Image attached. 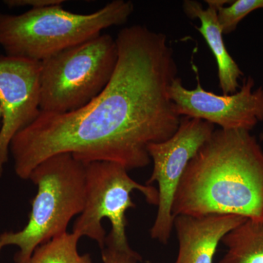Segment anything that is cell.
Masks as SVG:
<instances>
[{
  "instance_id": "obj_6",
  "label": "cell",
  "mask_w": 263,
  "mask_h": 263,
  "mask_svg": "<svg viewBox=\"0 0 263 263\" xmlns=\"http://www.w3.org/2000/svg\"><path fill=\"white\" fill-rule=\"evenodd\" d=\"M128 171L112 162L86 164L84 209L74 223L72 233L95 240L101 249L105 243L120 250L132 249L126 235V212L136 207L131 193L138 190L148 204L157 205L158 191L152 185L137 182Z\"/></svg>"
},
{
  "instance_id": "obj_12",
  "label": "cell",
  "mask_w": 263,
  "mask_h": 263,
  "mask_svg": "<svg viewBox=\"0 0 263 263\" xmlns=\"http://www.w3.org/2000/svg\"><path fill=\"white\" fill-rule=\"evenodd\" d=\"M221 243L227 252L219 263H263V221L246 219Z\"/></svg>"
},
{
  "instance_id": "obj_16",
  "label": "cell",
  "mask_w": 263,
  "mask_h": 263,
  "mask_svg": "<svg viewBox=\"0 0 263 263\" xmlns=\"http://www.w3.org/2000/svg\"><path fill=\"white\" fill-rule=\"evenodd\" d=\"M65 2L62 0H7L5 1V4L10 8L30 7L31 9L62 5Z\"/></svg>"
},
{
  "instance_id": "obj_14",
  "label": "cell",
  "mask_w": 263,
  "mask_h": 263,
  "mask_svg": "<svg viewBox=\"0 0 263 263\" xmlns=\"http://www.w3.org/2000/svg\"><path fill=\"white\" fill-rule=\"evenodd\" d=\"M258 10H263V0H235L229 6L218 8V20L223 34L234 32L243 19Z\"/></svg>"
},
{
  "instance_id": "obj_3",
  "label": "cell",
  "mask_w": 263,
  "mask_h": 263,
  "mask_svg": "<svg viewBox=\"0 0 263 263\" xmlns=\"http://www.w3.org/2000/svg\"><path fill=\"white\" fill-rule=\"evenodd\" d=\"M134 10L131 1L114 0L89 14L72 13L62 5L0 13V46L7 56L41 62L127 23Z\"/></svg>"
},
{
  "instance_id": "obj_2",
  "label": "cell",
  "mask_w": 263,
  "mask_h": 263,
  "mask_svg": "<svg viewBox=\"0 0 263 263\" xmlns=\"http://www.w3.org/2000/svg\"><path fill=\"white\" fill-rule=\"evenodd\" d=\"M211 214L263 221V149L251 132L215 129L186 167L173 215Z\"/></svg>"
},
{
  "instance_id": "obj_18",
  "label": "cell",
  "mask_w": 263,
  "mask_h": 263,
  "mask_svg": "<svg viewBox=\"0 0 263 263\" xmlns=\"http://www.w3.org/2000/svg\"><path fill=\"white\" fill-rule=\"evenodd\" d=\"M2 117H3V115H2V110L1 108H0V122L2 121Z\"/></svg>"
},
{
  "instance_id": "obj_15",
  "label": "cell",
  "mask_w": 263,
  "mask_h": 263,
  "mask_svg": "<svg viewBox=\"0 0 263 263\" xmlns=\"http://www.w3.org/2000/svg\"><path fill=\"white\" fill-rule=\"evenodd\" d=\"M103 263H138L141 257L133 249L120 250L114 246L105 243L102 249Z\"/></svg>"
},
{
  "instance_id": "obj_7",
  "label": "cell",
  "mask_w": 263,
  "mask_h": 263,
  "mask_svg": "<svg viewBox=\"0 0 263 263\" xmlns=\"http://www.w3.org/2000/svg\"><path fill=\"white\" fill-rule=\"evenodd\" d=\"M215 125L181 117L176 133L166 141L148 146L154 167L147 185L158 184V202L155 222L150 230L152 239L167 245L174 229L173 205L180 181L190 160L212 136Z\"/></svg>"
},
{
  "instance_id": "obj_11",
  "label": "cell",
  "mask_w": 263,
  "mask_h": 263,
  "mask_svg": "<svg viewBox=\"0 0 263 263\" xmlns=\"http://www.w3.org/2000/svg\"><path fill=\"white\" fill-rule=\"evenodd\" d=\"M207 8L195 0H185L182 8L185 14L191 19H199L200 27H195L202 34L212 51L217 64L219 87L223 95H231L240 89L239 80L245 76L234 59L227 49L223 32L218 20L217 10L230 4L229 0H205Z\"/></svg>"
},
{
  "instance_id": "obj_13",
  "label": "cell",
  "mask_w": 263,
  "mask_h": 263,
  "mask_svg": "<svg viewBox=\"0 0 263 263\" xmlns=\"http://www.w3.org/2000/svg\"><path fill=\"white\" fill-rule=\"evenodd\" d=\"M80 238L72 232H66L39 246L27 263H93L89 254H79Z\"/></svg>"
},
{
  "instance_id": "obj_4",
  "label": "cell",
  "mask_w": 263,
  "mask_h": 263,
  "mask_svg": "<svg viewBox=\"0 0 263 263\" xmlns=\"http://www.w3.org/2000/svg\"><path fill=\"white\" fill-rule=\"evenodd\" d=\"M37 187L28 223L17 232L3 233L5 247L19 250L16 263H27L39 246L67 232L74 216L81 214L86 200V164L71 154L48 157L29 176Z\"/></svg>"
},
{
  "instance_id": "obj_8",
  "label": "cell",
  "mask_w": 263,
  "mask_h": 263,
  "mask_svg": "<svg viewBox=\"0 0 263 263\" xmlns=\"http://www.w3.org/2000/svg\"><path fill=\"white\" fill-rule=\"evenodd\" d=\"M252 76L243 79L237 92L216 95L202 87L200 80L195 89H186L176 78L169 88V96L180 117L201 119L226 130L251 132L263 122V87L254 89Z\"/></svg>"
},
{
  "instance_id": "obj_9",
  "label": "cell",
  "mask_w": 263,
  "mask_h": 263,
  "mask_svg": "<svg viewBox=\"0 0 263 263\" xmlns=\"http://www.w3.org/2000/svg\"><path fill=\"white\" fill-rule=\"evenodd\" d=\"M41 62L0 56V178L15 135L41 113Z\"/></svg>"
},
{
  "instance_id": "obj_5",
  "label": "cell",
  "mask_w": 263,
  "mask_h": 263,
  "mask_svg": "<svg viewBox=\"0 0 263 263\" xmlns=\"http://www.w3.org/2000/svg\"><path fill=\"white\" fill-rule=\"evenodd\" d=\"M117 62V42L108 34L41 62V111L68 113L85 106L106 87Z\"/></svg>"
},
{
  "instance_id": "obj_1",
  "label": "cell",
  "mask_w": 263,
  "mask_h": 263,
  "mask_svg": "<svg viewBox=\"0 0 263 263\" xmlns=\"http://www.w3.org/2000/svg\"><path fill=\"white\" fill-rule=\"evenodd\" d=\"M115 39L117 67L98 97L68 113L41 111L13 138L10 152L20 179H29L38 164L59 154H71L85 164L143 168L152 162L148 146L177 130L181 117L168 91L178 66L167 36L136 24Z\"/></svg>"
},
{
  "instance_id": "obj_10",
  "label": "cell",
  "mask_w": 263,
  "mask_h": 263,
  "mask_svg": "<svg viewBox=\"0 0 263 263\" xmlns=\"http://www.w3.org/2000/svg\"><path fill=\"white\" fill-rule=\"evenodd\" d=\"M246 218L232 214L175 216L174 228L179 241L174 263H213L219 243Z\"/></svg>"
},
{
  "instance_id": "obj_17",
  "label": "cell",
  "mask_w": 263,
  "mask_h": 263,
  "mask_svg": "<svg viewBox=\"0 0 263 263\" xmlns=\"http://www.w3.org/2000/svg\"><path fill=\"white\" fill-rule=\"evenodd\" d=\"M5 247L4 243V240H3V233L0 234V253H1L2 250Z\"/></svg>"
}]
</instances>
